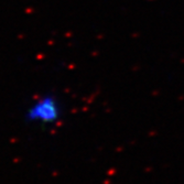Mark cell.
<instances>
[{
    "instance_id": "1",
    "label": "cell",
    "mask_w": 184,
    "mask_h": 184,
    "mask_svg": "<svg viewBox=\"0 0 184 184\" xmlns=\"http://www.w3.org/2000/svg\"><path fill=\"white\" fill-rule=\"evenodd\" d=\"M63 116V105L53 94H46L34 99L25 110L24 117L28 123L41 126L54 125Z\"/></svg>"
}]
</instances>
